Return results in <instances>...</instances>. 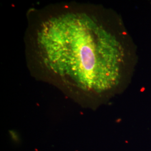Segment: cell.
<instances>
[{"label":"cell","mask_w":151,"mask_h":151,"mask_svg":"<svg viewBox=\"0 0 151 151\" xmlns=\"http://www.w3.org/2000/svg\"><path fill=\"white\" fill-rule=\"evenodd\" d=\"M32 16L27 53L39 78L87 106L118 87L126 62L124 45L93 7H49Z\"/></svg>","instance_id":"1"}]
</instances>
